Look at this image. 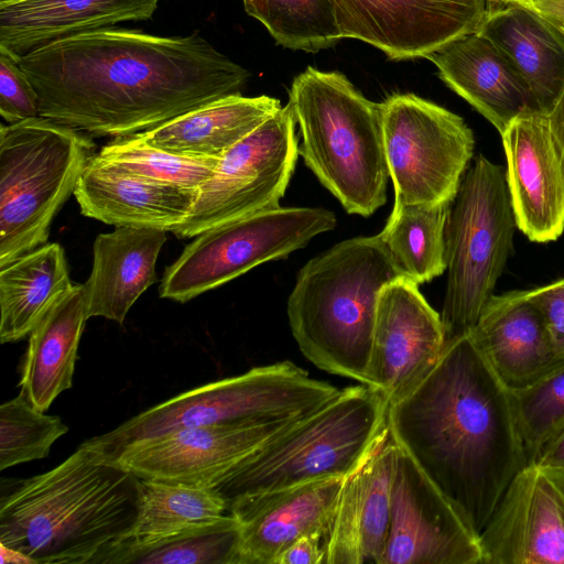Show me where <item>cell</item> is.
<instances>
[{
    "mask_svg": "<svg viewBox=\"0 0 564 564\" xmlns=\"http://www.w3.org/2000/svg\"><path fill=\"white\" fill-rule=\"evenodd\" d=\"M389 403L370 386H352L281 432L216 488L229 506L328 478H345L389 432Z\"/></svg>",
    "mask_w": 564,
    "mask_h": 564,
    "instance_id": "cell-6",
    "label": "cell"
},
{
    "mask_svg": "<svg viewBox=\"0 0 564 564\" xmlns=\"http://www.w3.org/2000/svg\"><path fill=\"white\" fill-rule=\"evenodd\" d=\"M88 319L84 284H73L30 333L20 392L40 411L73 386L80 337Z\"/></svg>",
    "mask_w": 564,
    "mask_h": 564,
    "instance_id": "cell-27",
    "label": "cell"
},
{
    "mask_svg": "<svg viewBox=\"0 0 564 564\" xmlns=\"http://www.w3.org/2000/svg\"><path fill=\"white\" fill-rule=\"evenodd\" d=\"M447 343L441 314L414 281L400 276L380 292L366 384L392 403L436 366Z\"/></svg>",
    "mask_w": 564,
    "mask_h": 564,
    "instance_id": "cell-17",
    "label": "cell"
},
{
    "mask_svg": "<svg viewBox=\"0 0 564 564\" xmlns=\"http://www.w3.org/2000/svg\"><path fill=\"white\" fill-rule=\"evenodd\" d=\"M17 1H21V0H0V4H7V3L17 2Z\"/></svg>",
    "mask_w": 564,
    "mask_h": 564,
    "instance_id": "cell-45",
    "label": "cell"
},
{
    "mask_svg": "<svg viewBox=\"0 0 564 564\" xmlns=\"http://www.w3.org/2000/svg\"><path fill=\"white\" fill-rule=\"evenodd\" d=\"M289 105L306 166L352 215L369 217L387 202L382 102L367 99L340 72L307 66L294 77Z\"/></svg>",
    "mask_w": 564,
    "mask_h": 564,
    "instance_id": "cell-5",
    "label": "cell"
},
{
    "mask_svg": "<svg viewBox=\"0 0 564 564\" xmlns=\"http://www.w3.org/2000/svg\"><path fill=\"white\" fill-rule=\"evenodd\" d=\"M67 432L59 416L37 410L20 392L0 406V470L46 458Z\"/></svg>",
    "mask_w": 564,
    "mask_h": 564,
    "instance_id": "cell-35",
    "label": "cell"
},
{
    "mask_svg": "<svg viewBox=\"0 0 564 564\" xmlns=\"http://www.w3.org/2000/svg\"><path fill=\"white\" fill-rule=\"evenodd\" d=\"M552 130L554 131L557 140L560 141L563 150H564V89L561 93L560 97L552 106V108L546 112Z\"/></svg>",
    "mask_w": 564,
    "mask_h": 564,
    "instance_id": "cell-42",
    "label": "cell"
},
{
    "mask_svg": "<svg viewBox=\"0 0 564 564\" xmlns=\"http://www.w3.org/2000/svg\"><path fill=\"white\" fill-rule=\"evenodd\" d=\"M445 230L447 339L478 319L513 250L517 221L506 169L478 155L462 178Z\"/></svg>",
    "mask_w": 564,
    "mask_h": 564,
    "instance_id": "cell-9",
    "label": "cell"
},
{
    "mask_svg": "<svg viewBox=\"0 0 564 564\" xmlns=\"http://www.w3.org/2000/svg\"><path fill=\"white\" fill-rule=\"evenodd\" d=\"M478 536L482 564H564V467L527 464Z\"/></svg>",
    "mask_w": 564,
    "mask_h": 564,
    "instance_id": "cell-16",
    "label": "cell"
},
{
    "mask_svg": "<svg viewBox=\"0 0 564 564\" xmlns=\"http://www.w3.org/2000/svg\"><path fill=\"white\" fill-rule=\"evenodd\" d=\"M489 1L491 3L492 9L496 7L502 6L506 2V0H489Z\"/></svg>",
    "mask_w": 564,
    "mask_h": 564,
    "instance_id": "cell-44",
    "label": "cell"
},
{
    "mask_svg": "<svg viewBox=\"0 0 564 564\" xmlns=\"http://www.w3.org/2000/svg\"><path fill=\"white\" fill-rule=\"evenodd\" d=\"M533 463L564 467V429L542 449Z\"/></svg>",
    "mask_w": 564,
    "mask_h": 564,
    "instance_id": "cell-41",
    "label": "cell"
},
{
    "mask_svg": "<svg viewBox=\"0 0 564 564\" xmlns=\"http://www.w3.org/2000/svg\"><path fill=\"white\" fill-rule=\"evenodd\" d=\"M400 276L379 234L344 240L311 259L286 307L303 356L323 371L366 384L379 294Z\"/></svg>",
    "mask_w": 564,
    "mask_h": 564,
    "instance_id": "cell-4",
    "label": "cell"
},
{
    "mask_svg": "<svg viewBox=\"0 0 564 564\" xmlns=\"http://www.w3.org/2000/svg\"><path fill=\"white\" fill-rule=\"evenodd\" d=\"M341 39L362 41L391 61L426 57L480 30L489 0H329Z\"/></svg>",
    "mask_w": 564,
    "mask_h": 564,
    "instance_id": "cell-15",
    "label": "cell"
},
{
    "mask_svg": "<svg viewBox=\"0 0 564 564\" xmlns=\"http://www.w3.org/2000/svg\"><path fill=\"white\" fill-rule=\"evenodd\" d=\"M468 334L510 391L532 384L564 364L527 290L494 294Z\"/></svg>",
    "mask_w": 564,
    "mask_h": 564,
    "instance_id": "cell-22",
    "label": "cell"
},
{
    "mask_svg": "<svg viewBox=\"0 0 564 564\" xmlns=\"http://www.w3.org/2000/svg\"><path fill=\"white\" fill-rule=\"evenodd\" d=\"M72 285L64 249L55 242L0 267L1 344L30 335Z\"/></svg>",
    "mask_w": 564,
    "mask_h": 564,
    "instance_id": "cell-29",
    "label": "cell"
},
{
    "mask_svg": "<svg viewBox=\"0 0 564 564\" xmlns=\"http://www.w3.org/2000/svg\"><path fill=\"white\" fill-rule=\"evenodd\" d=\"M395 446L388 432L344 478L325 538V564L379 563L390 523Z\"/></svg>",
    "mask_w": 564,
    "mask_h": 564,
    "instance_id": "cell-20",
    "label": "cell"
},
{
    "mask_svg": "<svg viewBox=\"0 0 564 564\" xmlns=\"http://www.w3.org/2000/svg\"><path fill=\"white\" fill-rule=\"evenodd\" d=\"M511 395L527 460L533 463L564 429V364Z\"/></svg>",
    "mask_w": 564,
    "mask_h": 564,
    "instance_id": "cell-36",
    "label": "cell"
},
{
    "mask_svg": "<svg viewBox=\"0 0 564 564\" xmlns=\"http://www.w3.org/2000/svg\"><path fill=\"white\" fill-rule=\"evenodd\" d=\"M300 419L175 430L134 442L110 462L138 478L216 489L248 457Z\"/></svg>",
    "mask_w": 564,
    "mask_h": 564,
    "instance_id": "cell-14",
    "label": "cell"
},
{
    "mask_svg": "<svg viewBox=\"0 0 564 564\" xmlns=\"http://www.w3.org/2000/svg\"><path fill=\"white\" fill-rule=\"evenodd\" d=\"M0 556L2 564H36V562L29 555L1 543Z\"/></svg>",
    "mask_w": 564,
    "mask_h": 564,
    "instance_id": "cell-43",
    "label": "cell"
},
{
    "mask_svg": "<svg viewBox=\"0 0 564 564\" xmlns=\"http://www.w3.org/2000/svg\"><path fill=\"white\" fill-rule=\"evenodd\" d=\"M295 123L288 104L230 148L198 188L188 217L171 232L191 238L217 225L279 207L299 156Z\"/></svg>",
    "mask_w": 564,
    "mask_h": 564,
    "instance_id": "cell-12",
    "label": "cell"
},
{
    "mask_svg": "<svg viewBox=\"0 0 564 564\" xmlns=\"http://www.w3.org/2000/svg\"><path fill=\"white\" fill-rule=\"evenodd\" d=\"M452 204L393 206L379 234L402 274L417 284L446 270L445 230Z\"/></svg>",
    "mask_w": 564,
    "mask_h": 564,
    "instance_id": "cell-32",
    "label": "cell"
},
{
    "mask_svg": "<svg viewBox=\"0 0 564 564\" xmlns=\"http://www.w3.org/2000/svg\"><path fill=\"white\" fill-rule=\"evenodd\" d=\"M425 58L499 133L520 113L541 110L510 58L480 31L459 36Z\"/></svg>",
    "mask_w": 564,
    "mask_h": 564,
    "instance_id": "cell-21",
    "label": "cell"
},
{
    "mask_svg": "<svg viewBox=\"0 0 564 564\" xmlns=\"http://www.w3.org/2000/svg\"><path fill=\"white\" fill-rule=\"evenodd\" d=\"M527 293L543 316L557 358L564 362V278Z\"/></svg>",
    "mask_w": 564,
    "mask_h": 564,
    "instance_id": "cell-38",
    "label": "cell"
},
{
    "mask_svg": "<svg viewBox=\"0 0 564 564\" xmlns=\"http://www.w3.org/2000/svg\"><path fill=\"white\" fill-rule=\"evenodd\" d=\"M344 478L241 498L228 506L240 524V564H275L299 539L330 528Z\"/></svg>",
    "mask_w": 564,
    "mask_h": 564,
    "instance_id": "cell-19",
    "label": "cell"
},
{
    "mask_svg": "<svg viewBox=\"0 0 564 564\" xmlns=\"http://www.w3.org/2000/svg\"><path fill=\"white\" fill-rule=\"evenodd\" d=\"M335 226L328 209L279 206L212 227L166 268L160 296L188 302L263 262L285 258Z\"/></svg>",
    "mask_w": 564,
    "mask_h": 564,
    "instance_id": "cell-10",
    "label": "cell"
},
{
    "mask_svg": "<svg viewBox=\"0 0 564 564\" xmlns=\"http://www.w3.org/2000/svg\"><path fill=\"white\" fill-rule=\"evenodd\" d=\"M18 62L39 95L41 117L116 138L241 93L251 76L197 33L112 26L57 40Z\"/></svg>",
    "mask_w": 564,
    "mask_h": 564,
    "instance_id": "cell-1",
    "label": "cell"
},
{
    "mask_svg": "<svg viewBox=\"0 0 564 564\" xmlns=\"http://www.w3.org/2000/svg\"><path fill=\"white\" fill-rule=\"evenodd\" d=\"M198 191L123 171L95 154L74 195L84 216L120 226L172 231L188 217Z\"/></svg>",
    "mask_w": 564,
    "mask_h": 564,
    "instance_id": "cell-23",
    "label": "cell"
},
{
    "mask_svg": "<svg viewBox=\"0 0 564 564\" xmlns=\"http://www.w3.org/2000/svg\"><path fill=\"white\" fill-rule=\"evenodd\" d=\"M138 477L80 444L53 469L8 480L0 543L36 564H100L131 533Z\"/></svg>",
    "mask_w": 564,
    "mask_h": 564,
    "instance_id": "cell-3",
    "label": "cell"
},
{
    "mask_svg": "<svg viewBox=\"0 0 564 564\" xmlns=\"http://www.w3.org/2000/svg\"><path fill=\"white\" fill-rule=\"evenodd\" d=\"M278 45L316 53L341 40L329 0H242Z\"/></svg>",
    "mask_w": 564,
    "mask_h": 564,
    "instance_id": "cell-33",
    "label": "cell"
},
{
    "mask_svg": "<svg viewBox=\"0 0 564 564\" xmlns=\"http://www.w3.org/2000/svg\"><path fill=\"white\" fill-rule=\"evenodd\" d=\"M161 0H21L0 4V51L13 58L76 34L152 18Z\"/></svg>",
    "mask_w": 564,
    "mask_h": 564,
    "instance_id": "cell-24",
    "label": "cell"
},
{
    "mask_svg": "<svg viewBox=\"0 0 564 564\" xmlns=\"http://www.w3.org/2000/svg\"><path fill=\"white\" fill-rule=\"evenodd\" d=\"M339 391L289 360L274 362L185 391L82 444L111 460L134 442L175 430L303 417Z\"/></svg>",
    "mask_w": 564,
    "mask_h": 564,
    "instance_id": "cell-7",
    "label": "cell"
},
{
    "mask_svg": "<svg viewBox=\"0 0 564 564\" xmlns=\"http://www.w3.org/2000/svg\"><path fill=\"white\" fill-rule=\"evenodd\" d=\"M517 227L533 242L564 231V150L547 113L525 111L500 133Z\"/></svg>",
    "mask_w": 564,
    "mask_h": 564,
    "instance_id": "cell-18",
    "label": "cell"
},
{
    "mask_svg": "<svg viewBox=\"0 0 564 564\" xmlns=\"http://www.w3.org/2000/svg\"><path fill=\"white\" fill-rule=\"evenodd\" d=\"M97 156L134 175L196 191L213 175L219 160L172 153L144 142L137 133L116 138Z\"/></svg>",
    "mask_w": 564,
    "mask_h": 564,
    "instance_id": "cell-34",
    "label": "cell"
},
{
    "mask_svg": "<svg viewBox=\"0 0 564 564\" xmlns=\"http://www.w3.org/2000/svg\"><path fill=\"white\" fill-rule=\"evenodd\" d=\"M241 533L230 513L147 542L124 541L100 564H240Z\"/></svg>",
    "mask_w": 564,
    "mask_h": 564,
    "instance_id": "cell-30",
    "label": "cell"
},
{
    "mask_svg": "<svg viewBox=\"0 0 564 564\" xmlns=\"http://www.w3.org/2000/svg\"><path fill=\"white\" fill-rule=\"evenodd\" d=\"M95 143L44 117L0 128V267L47 242Z\"/></svg>",
    "mask_w": 564,
    "mask_h": 564,
    "instance_id": "cell-8",
    "label": "cell"
},
{
    "mask_svg": "<svg viewBox=\"0 0 564 564\" xmlns=\"http://www.w3.org/2000/svg\"><path fill=\"white\" fill-rule=\"evenodd\" d=\"M378 564H482L476 531L398 445L389 531Z\"/></svg>",
    "mask_w": 564,
    "mask_h": 564,
    "instance_id": "cell-13",
    "label": "cell"
},
{
    "mask_svg": "<svg viewBox=\"0 0 564 564\" xmlns=\"http://www.w3.org/2000/svg\"><path fill=\"white\" fill-rule=\"evenodd\" d=\"M325 535H305L290 545L275 564H325Z\"/></svg>",
    "mask_w": 564,
    "mask_h": 564,
    "instance_id": "cell-39",
    "label": "cell"
},
{
    "mask_svg": "<svg viewBox=\"0 0 564 564\" xmlns=\"http://www.w3.org/2000/svg\"><path fill=\"white\" fill-rule=\"evenodd\" d=\"M388 429L479 533L528 464L511 391L468 333L447 339L432 371L389 404Z\"/></svg>",
    "mask_w": 564,
    "mask_h": 564,
    "instance_id": "cell-2",
    "label": "cell"
},
{
    "mask_svg": "<svg viewBox=\"0 0 564 564\" xmlns=\"http://www.w3.org/2000/svg\"><path fill=\"white\" fill-rule=\"evenodd\" d=\"M158 228L120 226L94 242V261L84 284L87 317L122 324L135 301L158 280L155 263L167 239Z\"/></svg>",
    "mask_w": 564,
    "mask_h": 564,
    "instance_id": "cell-25",
    "label": "cell"
},
{
    "mask_svg": "<svg viewBox=\"0 0 564 564\" xmlns=\"http://www.w3.org/2000/svg\"><path fill=\"white\" fill-rule=\"evenodd\" d=\"M281 107L274 97H246L238 93L137 134L144 142L172 153L220 159Z\"/></svg>",
    "mask_w": 564,
    "mask_h": 564,
    "instance_id": "cell-26",
    "label": "cell"
},
{
    "mask_svg": "<svg viewBox=\"0 0 564 564\" xmlns=\"http://www.w3.org/2000/svg\"><path fill=\"white\" fill-rule=\"evenodd\" d=\"M507 2L532 10L564 35V0H506L505 3Z\"/></svg>",
    "mask_w": 564,
    "mask_h": 564,
    "instance_id": "cell-40",
    "label": "cell"
},
{
    "mask_svg": "<svg viewBox=\"0 0 564 564\" xmlns=\"http://www.w3.org/2000/svg\"><path fill=\"white\" fill-rule=\"evenodd\" d=\"M479 31L510 58L547 112L564 89V35L512 2L491 9Z\"/></svg>",
    "mask_w": 564,
    "mask_h": 564,
    "instance_id": "cell-28",
    "label": "cell"
},
{
    "mask_svg": "<svg viewBox=\"0 0 564 564\" xmlns=\"http://www.w3.org/2000/svg\"><path fill=\"white\" fill-rule=\"evenodd\" d=\"M227 513L228 505L217 489L139 478L138 513L126 541L158 540Z\"/></svg>",
    "mask_w": 564,
    "mask_h": 564,
    "instance_id": "cell-31",
    "label": "cell"
},
{
    "mask_svg": "<svg viewBox=\"0 0 564 564\" xmlns=\"http://www.w3.org/2000/svg\"><path fill=\"white\" fill-rule=\"evenodd\" d=\"M382 124L394 206L453 204L475 148L464 119L406 93L382 101Z\"/></svg>",
    "mask_w": 564,
    "mask_h": 564,
    "instance_id": "cell-11",
    "label": "cell"
},
{
    "mask_svg": "<svg viewBox=\"0 0 564 564\" xmlns=\"http://www.w3.org/2000/svg\"><path fill=\"white\" fill-rule=\"evenodd\" d=\"M0 115L9 123L40 117L39 95L18 59L0 51Z\"/></svg>",
    "mask_w": 564,
    "mask_h": 564,
    "instance_id": "cell-37",
    "label": "cell"
}]
</instances>
